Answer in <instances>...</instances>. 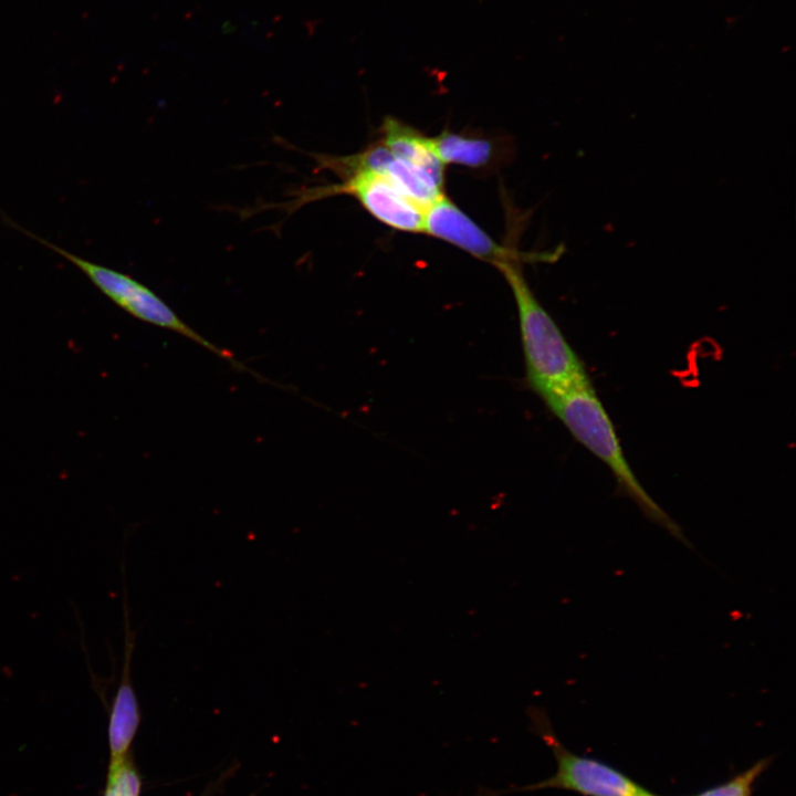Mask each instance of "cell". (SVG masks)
<instances>
[{
	"label": "cell",
	"mask_w": 796,
	"mask_h": 796,
	"mask_svg": "<svg viewBox=\"0 0 796 796\" xmlns=\"http://www.w3.org/2000/svg\"><path fill=\"white\" fill-rule=\"evenodd\" d=\"M572 436L608 465L619 489L654 523L685 545L679 525L642 488L624 455L615 427L588 378L542 398Z\"/></svg>",
	"instance_id": "cell-1"
},
{
	"label": "cell",
	"mask_w": 796,
	"mask_h": 796,
	"mask_svg": "<svg viewBox=\"0 0 796 796\" xmlns=\"http://www.w3.org/2000/svg\"><path fill=\"white\" fill-rule=\"evenodd\" d=\"M496 269L515 298L531 388L543 398L588 378L582 360L530 289L522 264L505 263Z\"/></svg>",
	"instance_id": "cell-2"
},
{
	"label": "cell",
	"mask_w": 796,
	"mask_h": 796,
	"mask_svg": "<svg viewBox=\"0 0 796 796\" xmlns=\"http://www.w3.org/2000/svg\"><path fill=\"white\" fill-rule=\"evenodd\" d=\"M4 220L14 229L21 231L31 239H34L71 262L88 277L97 290L135 318L176 332L196 342L222 359H226L233 367L240 370H248L244 365L234 359L230 352L219 348L206 339L197 331L191 328L161 297L133 276L94 263L90 260H85L43 238L38 237L36 234H33L32 232L13 223L8 218H4Z\"/></svg>",
	"instance_id": "cell-3"
},
{
	"label": "cell",
	"mask_w": 796,
	"mask_h": 796,
	"mask_svg": "<svg viewBox=\"0 0 796 796\" xmlns=\"http://www.w3.org/2000/svg\"><path fill=\"white\" fill-rule=\"evenodd\" d=\"M531 730L552 750L557 768L541 782L507 789L480 787L472 796H503L546 788L572 790L584 796H656L631 778L599 761L568 751L555 735L544 711L530 709Z\"/></svg>",
	"instance_id": "cell-4"
},
{
	"label": "cell",
	"mask_w": 796,
	"mask_h": 796,
	"mask_svg": "<svg viewBox=\"0 0 796 796\" xmlns=\"http://www.w3.org/2000/svg\"><path fill=\"white\" fill-rule=\"evenodd\" d=\"M336 195L354 197L369 214L391 229L425 232V209L374 171H356L337 184L304 187L295 191L291 200L273 208L280 207L291 214L307 203Z\"/></svg>",
	"instance_id": "cell-5"
},
{
	"label": "cell",
	"mask_w": 796,
	"mask_h": 796,
	"mask_svg": "<svg viewBox=\"0 0 796 796\" xmlns=\"http://www.w3.org/2000/svg\"><path fill=\"white\" fill-rule=\"evenodd\" d=\"M495 268L505 263L549 261V253H525L496 242L452 200L442 196L425 210V232Z\"/></svg>",
	"instance_id": "cell-6"
},
{
	"label": "cell",
	"mask_w": 796,
	"mask_h": 796,
	"mask_svg": "<svg viewBox=\"0 0 796 796\" xmlns=\"http://www.w3.org/2000/svg\"><path fill=\"white\" fill-rule=\"evenodd\" d=\"M325 167L338 178L363 170L383 175L425 210L444 195L427 174L397 158L380 139L354 155H328Z\"/></svg>",
	"instance_id": "cell-7"
},
{
	"label": "cell",
	"mask_w": 796,
	"mask_h": 796,
	"mask_svg": "<svg viewBox=\"0 0 796 796\" xmlns=\"http://www.w3.org/2000/svg\"><path fill=\"white\" fill-rule=\"evenodd\" d=\"M432 149L439 160L473 170L494 169L504 159L503 142L473 133L443 130L430 137Z\"/></svg>",
	"instance_id": "cell-8"
},
{
	"label": "cell",
	"mask_w": 796,
	"mask_h": 796,
	"mask_svg": "<svg viewBox=\"0 0 796 796\" xmlns=\"http://www.w3.org/2000/svg\"><path fill=\"white\" fill-rule=\"evenodd\" d=\"M380 130V140L397 158L423 171L443 189L446 166L436 156L430 137L391 116L384 119Z\"/></svg>",
	"instance_id": "cell-9"
},
{
	"label": "cell",
	"mask_w": 796,
	"mask_h": 796,
	"mask_svg": "<svg viewBox=\"0 0 796 796\" xmlns=\"http://www.w3.org/2000/svg\"><path fill=\"white\" fill-rule=\"evenodd\" d=\"M140 781L135 767L126 758L117 766L109 767L104 796H139Z\"/></svg>",
	"instance_id": "cell-10"
},
{
	"label": "cell",
	"mask_w": 796,
	"mask_h": 796,
	"mask_svg": "<svg viewBox=\"0 0 796 796\" xmlns=\"http://www.w3.org/2000/svg\"><path fill=\"white\" fill-rule=\"evenodd\" d=\"M767 765L768 760L760 761L753 767L732 778L727 783L708 789L698 796H751L755 779Z\"/></svg>",
	"instance_id": "cell-11"
}]
</instances>
